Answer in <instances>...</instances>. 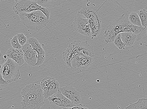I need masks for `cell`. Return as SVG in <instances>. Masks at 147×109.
<instances>
[{
  "label": "cell",
  "mask_w": 147,
  "mask_h": 109,
  "mask_svg": "<svg viewBox=\"0 0 147 109\" xmlns=\"http://www.w3.org/2000/svg\"><path fill=\"white\" fill-rule=\"evenodd\" d=\"M146 32V28L132 24L128 19L124 18L119 22L111 23L104 32L106 43H113L115 37L118 34L131 32L140 34Z\"/></svg>",
  "instance_id": "6da1fadb"
},
{
  "label": "cell",
  "mask_w": 147,
  "mask_h": 109,
  "mask_svg": "<svg viewBox=\"0 0 147 109\" xmlns=\"http://www.w3.org/2000/svg\"><path fill=\"white\" fill-rule=\"evenodd\" d=\"M79 54H84L94 57V47L88 44L87 41L82 42L75 41L69 44L66 50L63 53V59L67 66L71 68V63L73 58Z\"/></svg>",
  "instance_id": "7a4b0ae2"
},
{
  "label": "cell",
  "mask_w": 147,
  "mask_h": 109,
  "mask_svg": "<svg viewBox=\"0 0 147 109\" xmlns=\"http://www.w3.org/2000/svg\"><path fill=\"white\" fill-rule=\"evenodd\" d=\"M19 16L23 24L30 30L39 31L49 22L48 18L39 10L30 13H22Z\"/></svg>",
  "instance_id": "3957f363"
},
{
  "label": "cell",
  "mask_w": 147,
  "mask_h": 109,
  "mask_svg": "<svg viewBox=\"0 0 147 109\" xmlns=\"http://www.w3.org/2000/svg\"><path fill=\"white\" fill-rule=\"evenodd\" d=\"M17 15L23 12L30 13L39 10L42 11L49 20L50 15V10L47 7H43L39 5L37 2L32 0H20L16 2L13 8Z\"/></svg>",
  "instance_id": "277c9868"
},
{
  "label": "cell",
  "mask_w": 147,
  "mask_h": 109,
  "mask_svg": "<svg viewBox=\"0 0 147 109\" xmlns=\"http://www.w3.org/2000/svg\"><path fill=\"white\" fill-rule=\"evenodd\" d=\"M18 65L15 61L8 58L0 68V73L4 79L9 83L18 80L21 75Z\"/></svg>",
  "instance_id": "5b68a950"
},
{
  "label": "cell",
  "mask_w": 147,
  "mask_h": 109,
  "mask_svg": "<svg viewBox=\"0 0 147 109\" xmlns=\"http://www.w3.org/2000/svg\"><path fill=\"white\" fill-rule=\"evenodd\" d=\"M78 13L88 19L91 30V39H93L100 32V24L98 16L94 10L88 7H83Z\"/></svg>",
  "instance_id": "8992f818"
},
{
  "label": "cell",
  "mask_w": 147,
  "mask_h": 109,
  "mask_svg": "<svg viewBox=\"0 0 147 109\" xmlns=\"http://www.w3.org/2000/svg\"><path fill=\"white\" fill-rule=\"evenodd\" d=\"M48 99L54 109H73L76 106L61 93L60 90Z\"/></svg>",
  "instance_id": "52a82bcc"
},
{
  "label": "cell",
  "mask_w": 147,
  "mask_h": 109,
  "mask_svg": "<svg viewBox=\"0 0 147 109\" xmlns=\"http://www.w3.org/2000/svg\"><path fill=\"white\" fill-rule=\"evenodd\" d=\"M29 84L32 94V109H40L45 104V98L41 86L36 84Z\"/></svg>",
  "instance_id": "ba28073f"
},
{
  "label": "cell",
  "mask_w": 147,
  "mask_h": 109,
  "mask_svg": "<svg viewBox=\"0 0 147 109\" xmlns=\"http://www.w3.org/2000/svg\"><path fill=\"white\" fill-rule=\"evenodd\" d=\"M93 57L84 54H79L74 57L72 60L71 68L74 71L83 70L90 67L93 64Z\"/></svg>",
  "instance_id": "9c48e42d"
},
{
  "label": "cell",
  "mask_w": 147,
  "mask_h": 109,
  "mask_svg": "<svg viewBox=\"0 0 147 109\" xmlns=\"http://www.w3.org/2000/svg\"><path fill=\"white\" fill-rule=\"evenodd\" d=\"M78 13L74 19V28L76 31L85 36L91 37V30L87 19Z\"/></svg>",
  "instance_id": "30bf717a"
},
{
  "label": "cell",
  "mask_w": 147,
  "mask_h": 109,
  "mask_svg": "<svg viewBox=\"0 0 147 109\" xmlns=\"http://www.w3.org/2000/svg\"><path fill=\"white\" fill-rule=\"evenodd\" d=\"M24 59L25 62L32 66H36L38 54L29 43L22 46Z\"/></svg>",
  "instance_id": "8fae6325"
},
{
  "label": "cell",
  "mask_w": 147,
  "mask_h": 109,
  "mask_svg": "<svg viewBox=\"0 0 147 109\" xmlns=\"http://www.w3.org/2000/svg\"><path fill=\"white\" fill-rule=\"evenodd\" d=\"M60 91L75 105L80 104L81 97L79 91L72 87L67 86L60 88Z\"/></svg>",
  "instance_id": "7c38bea8"
},
{
  "label": "cell",
  "mask_w": 147,
  "mask_h": 109,
  "mask_svg": "<svg viewBox=\"0 0 147 109\" xmlns=\"http://www.w3.org/2000/svg\"><path fill=\"white\" fill-rule=\"evenodd\" d=\"M28 42L38 53L36 66L40 65L43 63L45 60V51L40 45L38 40L35 37H30L28 40Z\"/></svg>",
  "instance_id": "4fadbf2b"
},
{
  "label": "cell",
  "mask_w": 147,
  "mask_h": 109,
  "mask_svg": "<svg viewBox=\"0 0 147 109\" xmlns=\"http://www.w3.org/2000/svg\"><path fill=\"white\" fill-rule=\"evenodd\" d=\"M5 54L8 58L15 61L19 66H22L25 62L22 49H17L13 47H11L7 51Z\"/></svg>",
  "instance_id": "5bb4252c"
},
{
  "label": "cell",
  "mask_w": 147,
  "mask_h": 109,
  "mask_svg": "<svg viewBox=\"0 0 147 109\" xmlns=\"http://www.w3.org/2000/svg\"><path fill=\"white\" fill-rule=\"evenodd\" d=\"M21 93L23 97L21 103L22 108L32 109V94L29 84L23 88Z\"/></svg>",
  "instance_id": "9a60e30c"
},
{
  "label": "cell",
  "mask_w": 147,
  "mask_h": 109,
  "mask_svg": "<svg viewBox=\"0 0 147 109\" xmlns=\"http://www.w3.org/2000/svg\"><path fill=\"white\" fill-rule=\"evenodd\" d=\"M146 32L140 34H136L131 32H123L121 33V39L126 46H133L135 41L138 38H142Z\"/></svg>",
  "instance_id": "2e32d148"
},
{
  "label": "cell",
  "mask_w": 147,
  "mask_h": 109,
  "mask_svg": "<svg viewBox=\"0 0 147 109\" xmlns=\"http://www.w3.org/2000/svg\"><path fill=\"white\" fill-rule=\"evenodd\" d=\"M60 88V84L56 79L52 82L44 85L42 88L45 99L48 98L57 93L59 90Z\"/></svg>",
  "instance_id": "e0dca14e"
},
{
  "label": "cell",
  "mask_w": 147,
  "mask_h": 109,
  "mask_svg": "<svg viewBox=\"0 0 147 109\" xmlns=\"http://www.w3.org/2000/svg\"><path fill=\"white\" fill-rule=\"evenodd\" d=\"M66 0H39L37 2L40 5L43 7H55L60 5Z\"/></svg>",
  "instance_id": "ac0fdd59"
},
{
  "label": "cell",
  "mask_w": 147,
  "mask_h": 109,
  "mask_svg": "<svg viewBox=\"0 0 147 109\" xmlns=\"http://www.w3.org/2000/svg\"><path fill=\"white\" fill-rule=\"evenodd\" d=\"M125 109H147V98L140 99L136 103H131Z\"/></svg>",
  "instance_id": "d6986e66"
},
{
  "label": "cell",
  "mask_w": 147,
  "mask_h": 109,
  "mask_svg": "<svg viewBox=\"0 0 147 109\" xmlns=\"http://www.w3.org/2000/svg\"><path fill=\"white\" fill-rule=\"evenodd\" d=\"M128 20L132 24L134 25L142 26L141 20L137 13L132 12L129 14Z\"/></svg>",
  "instance_id": "ffe728a7"
},
{
  "label": "cell",
  "mask_w": 147,
  "mask_h": 109,
  "mask_svg": "<svg viewBox=\"0 0 147 109\" xmlns=\"http://www.w3.org/2000/svg\"><path fill=\"white\" fill-rule=\"evenodd\" d=\"M137 13L141 20L142 26L146 28L147 27V11L145 9L139 10Z\"/></svg>",
  "instance_id": "44dd1931"
},
{
  "label": "cell",
  "mask_w": 147,
  "mask_h": 109,
  "mask_svg": "<svg viewBox=\"0 0 147 109\" xmlns=\"http://www.w3.org/2000/svg\"><path fill=\"white\" fill-rule=\"evenodd\" d=\"M113 43H114L115 46L119 49L122 50L124 49L125 47V46L121 39V33L118 34L115 37Z\"/></svg>",
  "instance_id": "7402d4cb"
},
{
  "label": "cell",
  "mask_w": 147,
  "mask_h": 109,
  "mask_svg": "<svg viewBox=\"0 0 147 109\" xmlns=\"http://www.w3.org/2000/svg\"><path fill=\"white\" fill-rule=\"evenodd\" d=\"M11 44L12 47L17 49H22V46L20 45L17 35L15 36L11 39Z\"/></svg>",
  "instance_id": "603a6c76"
},
{
  "label": "cell",
  "mask_w": 147,
  "mask_h": 109,
  "mask_svg": "<svg viewBox=\"0 0 147 109\" xmlns=\"http://www.w3.org/2000/svg\"><path fill=\"white\" fill-rule=\"evenodd\" d=\"M17 37L20 45L22 46L25 45L28 41L27 37L23 33L18 34Z\"/></svg>",
  "instance_id": "cb8c5ba5"
},
{
  "label": "cell",
  "mask_w": 147,
  "mask_h": 109,
  "mask_svg": "<svg viewBox=\"0 0 147 109\" xmlns=\"http://www.w3.org/2000/svg\"><path fill=\"white\" fill-rule=\"evenodd\" d=\"M8 58L6 54L3 55L1 53L0 54V67L1 68L7 60Z\"/></svg>",
  "instance_id": "d4e9b609"
},
{
  "label": "cell",
  "mask_w": 147,
  "mask_h": 109,
  "mask_svg": "<svg viewBox=\"0 0 147 109\" xmlns=\"http://www.w3.org/2000/svg\"><path fill=\"white\" fill-rule=\"evenodd\" d=\"M9 83L5 80L3 78L2 74L0 73V85L1 87H6L8 86Z\"/></svg>",
  "instance_id": "484cf974"
},
{
  "label": "cell",
  "mask_w": 147,
  "mask_h": 109,
  "mask_svg": "<svg viewBox=\"0 0 147 109\" xmlns=\"http://www.w3.org/2000/svg\"><path fill=\"white\" fill-rule=\"evenodd\" d=\"M86 106L84 105L80 104L76 105L73 109H87Z\"/></svg>",
  "instance_id": "4316f807"
},
{
  "label": "cell",
  "mask_w": 147,
  "mask_h": 109,
  "mask_svg": "<svg viewBox=\"0 0 147 109\" xmlns=\"http://www.w3.org/2000/svg\"><path fill=\"white\" fill-rule=\"evenodd\" d=\"M146 37H147V27L146 28Z\"/></svg>",
  "instance_id": "83f0119b"
},
{
  "label": "cell",
  "mask_w": 147,
  "mask_h": 109,
  "mask_svg": "<svg viewBox=\"0 0 147 109\" xmlns=\"http://www.w3.org/2000/svg\"><path fill=\"white\" fill-rule=\"evenodd\" d=\"M14 1L16 2H18V1H20V0H14Z\"/></svg>",
  "instance_id": "f1b7e54d"
},
{
  "label": "cell",
  "mask_w": 147,
  "mask_h": 109,
  "mask_svg": "<svg viewBox=\"0 0 147 109\" xmlns=\"http://www.w3.org/2000/svg\"><path fill=\"white\" fill-rule=\"evenodd\" d=\"M32 1H35L36 2H37L39 1V0H32Z\"/></svg>",
  "instance_id": "f546056e"
},
{
  "label": "cell",
  "mask_w": 147,
  "mask_h": 109,
  "mask_svg": "<svg viewBox=\"0 0 147 109\" xmlns=\"http://www.w3.org/2000/svg\"><path fill=\"white\" fill-rule=\"evenodd\" d=\"M1 1H5V0H0Z\"/></svg>",
  "instance_id": "4dcf8cb0"
}]
</instances>
